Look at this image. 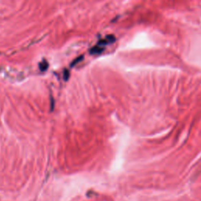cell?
<instances>
[{"mask_svg":"<svg viewBox=\"0 0 201 201\" xmlns=\"http://www.w3.org/2000/svg\"><path fill=\"white\" fill-rule=\"evenodd\" d=\"M47 67H48V64H47V62L41 63V65H40V70H42V71H45V70L47 68Z\"/></svg>","mask_w":201,"mask_h":201,"instance_id":"1","label":"cell"}]
</instances>
